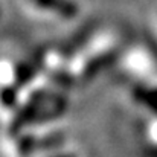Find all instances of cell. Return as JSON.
I'll return each mask as SVG.
<instances>
[{"label":"cell","mask_w":157,"mask_h":157,"mask_svg":"<svg viewBox=\"0 0 157 157\" xmlns=\"http://www.w3.org/2000/svg\"><path fill=\"white\" fill-rule=\"evenodd\" d=\"M38 5L44 6V8H56L64 11L66 14H72L75 11V6L70 0H35Z\"/></svg>","instance_id":"1"}]
</instances>
